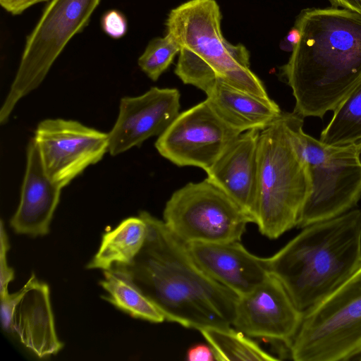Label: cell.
Returning a JSON list of instances; mask_svg holds the SVG:
<instances>
[{
    "mask_svg": "<svg viewBox=\"0 0 361 361\" xmlns=\"http://www.w3.org/2000/svg\"><path fill=\"white\" fill-rule=\"evenodd\" d=\"M187 360L190 361H212L214 360L215 357L210 346L199 344L188 350Z\"/></svg>",
    "mask_w": 361,
    "mask_h": 361,
    "instance_id": "cell-28",
    "label": "cell"
},
{
    "mask_svg": "<svg viewBox=\"0 0 361 361\" xmlns=\"http://www.w3.org/2000/svg\"><path fill=\"white\" fill-rule=\"evenodd\" d=\"M300 38V32L298 28L293 26L288 32L283 41L281 44V47L286 51H293L295 45L298 44Z\"/></svg>",
    "mask_w": 361,
    "mask_h": 361,
    "instance_id": "cell-29",
    "label": "cell"
},
{
    "mask_svg": "<svg viewBox=\"0 0 361 361\" xmlns=\"http://www.w3.org/2000/svg\"><path fill=\"white\" fill-rule=\"evenodd\" d=\"M179 51L177 42L166 34L164 37L152 39L137 63L140 69L151 80L156 81L169 67Z\"/></svg>",
    "mask_w": 361,
    "mask_h": 361,
    "instance_id": "cell-23",
    "label": "cell"
},
{
    "mask_svg": "<svg viewBox=\"0 0 361 361\" xmlns=\"http://www.w3.org/2000/svg\"><path fill=\"white\" fill-rule=\"evenodd\" d=\"M311 186L308 165L292 143L282 112L259 136L253 223L260 233L276 239L296 226Z\"/></svg>",
    "mask_w": 361,
    "mask_h": 361,
    "instance_id": "cell-5",
    "label": "cell"
},
{
    "mask_svg": "<svg viewBox=\"0 0 361 361\" xmlns=\"http://www.w3.org/2000/svg\"><path fill=\"white\" fill-rule=\"evenodd\" d=\"M9 248V244L6 233L4 228L3 221L1 222V250H0V295L1 298L8 295V283L14 278V272L12 268L8 267L6 260V254Z\"/></svg>",
    "mask_w": 361,
    "mask_h": 361,
    "instance_id": "cell-24",
    "label": "cell"
},
{
    "mask_svg": "<svg viewBox=\"0 0 361 361\" xmlns=\"http://www.w3.org/2000/svg\"><path fill=\"white\" fill-rule=\"evenodd\" d=\"M145 243L125 274L157 307L165 320L198 331L233 326L239 296L209 276L194 260L186 243L146 211Z\"/></svg>",
    "mask_w": 361,
    "mask_h": 361,
    "instance_id": "cell-1",
    "label": "cell"
},
{
    "mask_svg": "<svg viewBox=\"0 0 361 361\" xmlns=\"http://www.w3.org/2000/svg\"><path fill=\"white\" fill-rule=\"evenodd\" d=\"M353 360H359L361 361V353L357 355Z\"/></svg>",
    "mask_w": 361,
    "mask_h": 361,
    "instance_id": "cell-32",
    "label": "cell"
},
{
    "mask_svg": "<svg viewBox=\"0 0 361 361\" xmlns=\"http://www.w3.org/2000/svg\"><path fill=\"white\" fill-rule=\"evenodd\" d=\"M319 140L327 146H344L361 141V80L334 110Z\"/></svg>",
    "mask_w": 361,
    "mask_h": 361,
    "instance_id": "cell-21",
    "label": "cell"
},
{
    "mask_svg": "<svg viewBox=\"0 0 361 361\" xmlns=\"http://www.w3.org/2000/svg\"><path fill=\"white\" fill-rule=\"evenodd\" d=\"M34 140L47 176L61 188L99 161L109 148L108 133L61 118L41 121Z\"/></svg>",
    "mask_w": 361,
    "mask_h": 361,
    "instance_id": "cell-11",
    "label": "cell"
},
{
    "mask_svg": "<svg viewBox=\"0 0 361 361\" xmlns=\"http://www.w3.org/2000/svg\"><path fill=\"white\" fill-rule=\"evenodd\" d=\"M101 0H50L26 38L20 64L0 110L6 123L20 99L42 82L68 42L88 25Z\"/></svg>",
    "mask_w": 361,
    "mask_h": 361,
    "instance_id": "cell-7",
    "label": "cell"
},
{
    "mask_svg": "<svg viewBox=\"0 0 361 361\" xmlns=\"http://www.w3.org/2000/svg\"><path fill=\"white\" fill-rule=\"evenodd\" d=\"M209 344L215 360L274 361L250 337L230 327H207L199 330Z\"/></svg>",
    "mask_w": 361,
    "mask_h": 361,
    "instance_id": "cell-22",
    "label": "cell"
},
{
    "mask_svg": "<svg viewBox=\"0 0 361 361\" xmlns=\"http://www.w3.org/2000/svg\"><path fill=\"white\" fill-rule=\"evenodd\" d=\"M215 0H189L169 13L166 34L180 47L175 73L185 84L205 92L216 80L269 99L262 80L250 68V54L223 36Z\"/></svg>",
    "mask_w": 361,
    "mask_h": 361,
    "instance_id": "cell-4",
    "label": "cell"
},
{
    "mask_svg": "<svg viewBox=\"0 0 361 361\" xmlns=\"http://www.w3.org/2000/svg\"><path fill=\"white\" fill-rule=\"evenodd\" d=\"M333 7L343 8L361 13V0H329Z\"/></svg>",
    "mask_w": 361,
    "mask_h": 361,
    "instance_id": "cell-30",
    "label": "cell"
},
{
    "mask_svg": "<svg viewBox=\"0 0 361 361\" xmlns=\"http://www.w3.org/2000/svg\"><path fill=\"white\" fill-rule=\"evenodd\" d=\"M260 130L241 133L206 172L207 180L231 198L252 220Z\"/></svg>",
    "mask_w": 361,
    "mask_h": 361,
    "instance_id": "cell-15",
    "label": "cell"
},
{
    "mask_svg": "<svg viewBox=\"0 0 361 361\" xmlns=\"http://www.w3.org/2000/svg\"><path fill=\"white\" fill-rule=\"evenodd\" d=\"M300 38L282 75L302 118H323L361 80V13L343 8H307L295 25Z\"/></svg>",
    "mask_w": 361,
    "mask_h": 361,
    "instance_id": "cell-2",
    "label": "cell"
},
{
    "mask_svg": "<svg viewBox=\"0 0 361 361\" xmlns=\"http://www.w3.org/2000/svg\"><path fill=\"white\" fill-rule=\"evenodd\" d=\"M180 97L177 89L157 87L140 96L123 97L108 133V152L116 156L161 135L179 114Z\"/></svg>",
    "mask_w": 361,
    "mask_h": 361,
    "instance_id": "cell-13",
    "label": "cell"
},
{
    "mask_svg": "<svg viewBox=\"0 0 361 361\" xmlns=\"http://www.w3.org/2000/svg\"><path fill=\"white\" fill-rule=\"evenodd\" d=\"M271 274L305 312L345 282L361 267V210L302 228L272 256Z\"/></svg>",
    "mask_w": 361,
    "mask_h": 361,
    "instance_id": "cell-3",
    "label": "cell"
},
{
    "mask_svg": "<svg viewBox=\"0 0 361 361\" xmlns=\"http://www.w3.org/2000/svg\"><path fill=\"white\" fill-rule=\"evenodd\" d=\"M214 112L229 126L243 133L262 130L282 114L271 98L264 99L216 80L205 92Z\"/></svg>",
    "mask_w": 361,
    "mask_h": 361,
    "instance_id": "cell-18",
    "label": "cell"
},
{
    "mask_svg": "<svg viewBox=\"0 0 361 361\" xmlns=\"http://www.w3.org/2000/svg\"><path fill=\"white\" fill-rule=\"evenodd\" d=\"M288 346L295 361L353 360L361 353V267L328 297L303 312Z\"/></svg>",
    "mask_w": 361,
    "mask_h": 361,
    "instance_id": "cell-6",
    "label": "cell"
},
{
    "mask_svg": "<svg viewBox=\"0 0 361 361\" xmlns=\"http://www.w3.org/2000/svg\"><path fill=\"white\" fill-rule=\"evenodd\" d=\"M303 316L281 282L271 274L249 293L239 296L233 326L252 338L285 343L296 334Z\"/></svg>",
    "mask_w": 361,
    "mask_h": 361,
    "instance_id": "cell-12",
    "label": "cell"
},
{
    "mask_svg": "<svg viewBox=\"0 0 361 361\" xmlns=\"http://www.w3.org/2000/svg\"><path fill=\"white\" fill-rule=\"evenodd\" d=\"M100 284L109 294L106 299L130 316L153 323L165 321L157 307L121 271L104 270Z\"/></svg>",
    "mask_w": 361,
    "mask_h": 361,
    "instance_id": "cell-20",
    "label": "cell"
},
{
    "mask_svg": "<svg viewBox=\"0 0 361 361\" xmlns=\"http://www.w3.org/2000/svg\"><path fill=\"white\" fill-rule=\"evenodd\" d=\"M104 31L110 37L118 39L123 37L127 30V21L125 16L116 10L105 13L102 19Z\"/></svg>",
    "mask_w": 361,
    "mask_h": 361,
    "instance_id": "cell-25",
    "label": "cell"
},
{
    "mask_svg": "<svg viewBox=\"0 0 361 361\" xmlns=\"http://www.w3.org/2000/svg\"><path fill=\"white\" fill-rule=\"evenodd\" d=\"M147 233L146 222L140 216L124 219L103 235L99 248L87 268L104 271L116 264L130 263L142 248Z\"/></svg>",
    "mask_w": 361,
    "mask_h": 361,
    "instance_id": "cell-19",
    "label": "cell"
},
{
    "mask_svg": "<svg viewBox=\"0 0 361 361\" xmlns=\"http://www.w3.org/2000/svg\"><path fill=\"white\" fill-rule=\"evenodd\" d=\"M240 241L187 245L194 260L209 276L242 296L262 283L270 273L266 258L252 254Z\"/></svg>",
    "mask_w": 361,
    "mask_h": 361,
    "instance_id": "cell-14",
    "label": "cell"
},
{
    "mask_svg": "<svg viewBox=\"0 0 361 361\" xmlns=\"http://www.w3.org/2000/svg\"><path fill=\"white\" fill-rule=\"evenodd\" d=\"M227 125L207 99L179 113L155 142L158 152L178 166L207 172L240 134Z\"/></svg>",
    "mask_w": 361,
    "mask_h": 361,
    "instance_id": "cell-10",
    "label": "cell"
},
{
    "mask_svg": "<svg viewBox=\"0 0 361 361\" xmlns=\"http://www.w3.org/2000/svg\"><path fill=\"white\" fill-rule=\"evenodd\" d=\"M61 189L47 176L37 145L34 138L31 139L20 203L10 221L14 231L32 237L47 234Z\"/></svg>",
    "mask_w": 361,
    "mask_h": 361,
    "instance_id": "cell-16",
    "label": "cell"
},
{
    "mask_svg": "<svg viewBox=\"0 0 361 361\" xmlns=\"http://www.w3.org/2000/svg\"><path fill=\"white\" fill-rule=\"evenodd\" d=\"M357 155L359 161L361 163V141L357 143Z\"/></svg>",
    "mask_w": 361,
    "mask_h": 361,
    "instance_id": "cell-31",
    "label": "cell"
},
{
    "mask_svg": "<svg viewBox=\"0 0 361 361\" xmlns=\"http://www.w3.org/2000/svg\"><path fill=\"white\" fill-rule=\"evenodd\" d=\"M25 291L16 305L11 331L38 357L56 354L63 343L56 335L51 310L49 289L32 274Z\"/></svg>",
    "mask_w": 361,
    "mask_h": 361,
    "instance_id": "cell-17",
    "label": "cell"
},
{
    "mask_svg": "<svg viewBox=\"0 0 361 361\" xmlns=\"http://www.w3.org/2000/svg\"><path fill=\"white\" fill-rule=\"evenodd\" d=\"M312 186L297 227L304 228L355 209L361 199V163L357 143L324 145L307 162Z\"/></svg>",
    "mask_w": 361,
    "mask_h": 361,
    "instance_id": "cell-9",
    "label": "cell"
},
{
    "mask_svg": "<svg viewBox=\"0 0 361 361\" xmlns=\"http://www.w3.org/2000/svg\"><path fill=\"white\" fill-rule=\"evenodd\" d=\"M49 0H0V5L8 13L19 15L37 4Z\"/></svg>",
    "mask_w": 361,
    "mask_h": 361,
    "instance_id": "cell-27",
    "label": "cell"
},
{
    "mask_svg": "<svg viewBox=\"0 0 361 361\" xmlns=\"http://www.w3.org/2000/svg\"><path fill=\"white\" fill-rule=\"evenodd\" d=\"M24 291L25 286L16 293H8L1 298V319L2 327L5 331H11L14 309L20 300Z\"/></svg>",
    "mask_w": 361,
    "mask_h": 361,
    "instance_id": "cell-26",
    "label": "cell"
},
{
    "mask_svg": "<svg viewBox=\"0 0 361 361\" xmlns=\"http://www.w3.org/2000/svg\"><path fill=\"white\" fill-rule=\"evenodd\" d=\"M163 221L186 244L240 240L252 219L208 180L189 183L167 201Z\"/></svg>",
    "mask_w": 361,
    "mask_h": 361,
    "instance_id": "cell-8",
    "label": "cell"
}]
</instances>
